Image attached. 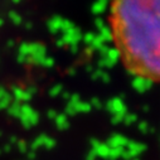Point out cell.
<instances>
[{
	"label": "cell",
	"mask_w": 160,
	"mask_h": 160,
	"mask_svg": "<svg viewBox=\"0 0 160 160\" xmlns=\"http://www.w3.org/2000/svg\"><path fill=\"white\" fill-rule=\"evenodd\" d=\"M110 33L128 72L160 82V0H112Z\"/></svg>",
	"instance_id": "cell-1"
}]
</instances>
